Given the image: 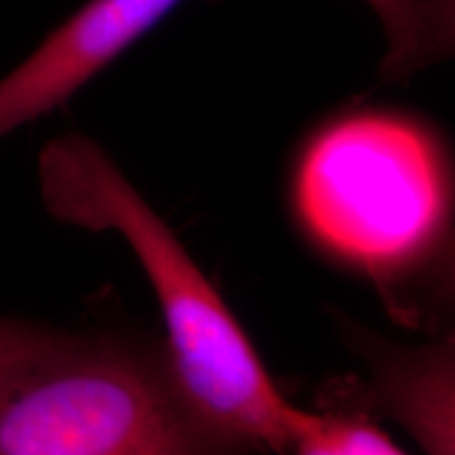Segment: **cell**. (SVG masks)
<instances>
[{
	"mask_svg": "<svg viewBox=\"0 0 455 455\" xmlns=\"http://www.w3.org/2000/svg\"><path fill=\"white\" fill-rule=\"evenodd\" d=\"M209 455H253V453L241 451V449H228V451H218V453H209Z\"/></svg>",
	"mask_w": 455,
	"mask_h": 455,
	"instance_id": "cell-9",
	"label": "cell"
},
{
	"mask_svg": "<svg viewBox=\"0 0 455 455\" xmlns=\"http://www.w3.org/2000/svg\"><path fill=\"white\" fill-rule=\"evenodd\" d=\"M291 207L312 244L367 278L403 323L447 299L453 167L445 138L418 114L352 108L301 141Z\"/></svg>",
	"mask_w": 455,
	"mask_h": 455,
	"instance_id": "cell-1",
	"label": "cell"
},
{
	"mask_svg": "<svg viewBox=\"0 0 455 455\" xmlns=\"http://www.w3.org/2000/svg\"><path fill=\"white\" fill-rule=\"evenodd\" d=\"M386 34L382 76L403 81L453 47L451 0H367Z\"/></svg>",
	"mask_w": 455,
	"mask_h": 455,
	"instance_id": "cell-6",
	"label": "cell"
},
{
	"mask_svg": "<svg viewBox=\"0 0 455 455\" xmlns=\"http://www.w3.org/2000/svg\"><path fill=\"white\" fill-rule=\"evenodd\" d=\"M181 0H89L0 78V138L64 106Z\"/></svg>",
	"mask_w": 455,
	"mask_h": 455,
	"instance_id": "cell-4",
	"label": "cell"
},
{
	"mask_svg": "<svg viewBox=\"0 0 455 455\" xmlns=\"http://www.w3.org/2000/svg\"><path fill=\"white\" fill-rule=\"evenodd\" d=\"M60 329L0 316V388L28 361L47 348Z\"/></svg>",
	"mask_w": 455,
	"mask_h": 455,
	"instance_id": "cell-8",
	"label": "cell"
},
{
	"mask_svg": "<svg viewBox=\"0 0 455 455\" xmlns=\"http://www.w3.org/2000/svg\"><path fill=\"white\" fill-rule=\"evenodd\" d=\"M291 455H407L369 418L365 403L325 398L323 411L301 409Z\"/></svg>",
	"mask_w": 455,
	"mask_h": 455,
	"instance_id": "cell-7",
	"label": "cell"
},
{
	"mask_svg": "<svg viewBox=\"0 0 455 455\" xmlns=\"http://www.w3.org/2000/svg\"><path fill=\"white\" fill-rule=\"evenodd\" d=\"M38 180L51 215L129 244L163 312L171 365L204 422L258 455H291L301 409L276 388L212 281L116 163L93 140L68 133L43 148Z\"/></svg>",
	"mask_w": 455,
	"mask_h": 455,
	"instance_id": "cell-2",
	"label": "cell"
},
{
	"mask_svg": "<svg viewBox=\"0 0 455 455\" xmlns=\"http://www.w3.org/2000/svg\"><path fill=\"white\" fill-rule=\"evenodd\" d=\"M341 331L371 375L369 405L396 419L426 455H455L453 338L405 346L355 323Z\"/></svg>",
	"mask_w": 455,
	"mask_h": 455,
	"instance_id": "cell-5",
	"label": "cell"
},
{
	"mask_svg": "<svg viewBox=\"0 0 455 455\" xmlns=\"http://www.w3.org/2000/svg\"><path fill=\"white\" fill-rule=\"evenodd\" d=\"M251 451L188 401L167 348L60 329L0 388V455H209Z\"/></svg>",
	"mask_w": 455,
	"mask_h": 455,
	"instance_id": "cell-3",
	"label": "cell"
}]
</instances>
